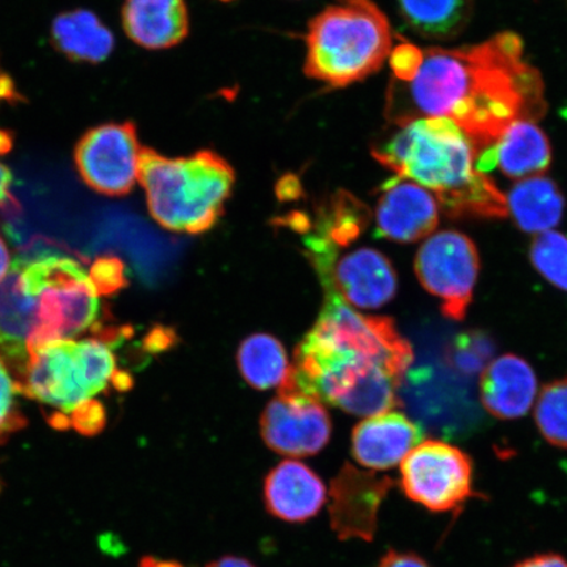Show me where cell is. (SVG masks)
<instances>
[{
    "mask_svg": "<svg viewBox=\"0 0 567 567\" xmlns=\"http://www.w3.org/2000/svg\"><path fill=\"white\" fill-rule=\"evenodd\" d=\"M20 393L52 410L54 429L68 430L69 416L110 385L127 389L130 374L120 372L115 354L101 339H60L41 346L18 380Z\"/></svg>",
    "mask_w": 567,
    "mask_h": 567,
    "instance_id": "5",
    "label": "cell"
},
{
    "mask_svg": "<svg viewBox=\"0 0 567 567\" xmlns=\"http://www.w3.org/2000/svg\"><path fill=\"white\" fill-rule=\"evenodd\" d=\"M237 360L243 378L255 389H281L292 378L293 367L289 364L286 349L280 340L268 334L246 338Z\"/></svg>",
    "mask_w": 567,
    "mask_h": 567,
    "instance_id": "25",
    "label": "cell"
},
{
    "mask_svg": "<svg viewBox=\"0 0 567 567\" xmlns=\"http://www.w3.org/2000/svg\"><path fill=\"white\" fill-rule=\"evenodd\" d=\"M401 488L411 502L431 513L457 512L473 498L472 458L457 446L425 441L401 464Z\"/></svg>",
    "mask_w": 567,
    "mask_h": 567,
    "instance_id": "7",
    "label": "cell"
},
{
    "mask_svg": "<svg viewBox=\"0 0 567 567\" xmlns=\"http://www.w3.org/2000/svg\"><path fill=\"white\" fill-rule=\"evenodd\" d=\"M540 71L524 60L519 34L501 32L477 45L429 48L414 80L390 84V125L424 117L452 120L476 146H493L517 122L547 113Z\"/></svg>",
    "mask_w": 567,
    "mask_h": 567,
    "instance_id": "1",
    "label": "cell"
},
{
    "mask_svg": "<svg viewBox=\"0 0 567 567\" xmlns=\"http://www.w3.org/2000/svg\"><path fill=\"white\" fill-rule=\"evenodd\" d=\"M372 147L380 165L434 194L453 218H505L506 195L477 168L478 151L445 117H424L392 125Z\"/></svg>",
    "mask_w": 567,
    "mask_h": 567,
    "instance_id": "2",
    "label": "cell"
},
{
    "mask_svg": "<svg viewBox=\"0 0 567 567\" xmlns=\"http://www.w3.org/2000/svg\"><path fill=\"white\" fill-rule=\"evenodd\" d=\"M493 352L494 346L491 339L478 332H470L456 339L452 360L460 371L472 374L485 370Z\"/></svg>",
    "mask_w": 567,
    "mask_h": 567,
    "instance_id": "29",
    "label": "cell"
},
{
    "mask_svg": "<svg viewBox=\"0 0 567 567\" xmlns=\"http://www.w3.org/2000/svg\"><path fill=\"white\" fill-rule=\"evenodd\" d=\"M205 567H258L250 559L239 556H223L205 565Z\"/></svg>",
    "mask_w": 567,
    "mask_h": 567,
    "instance_id": "37",
    "label": "cell"
},
{
    "mask_svg": "<svg viewBox=\"0 0 567 567\" xmlns=\"http://www.w3.org/2000/svg\"><path fill=\"white\" fill-rule=\"evenodd\" d=\"M0 492H2V487H0Z\"/></svg>",
    "mask_w": 567,
    "mask_h": 567,
    "instance_id": "40",
    "label": "cell"
},
{
    "mask_svg": "<svg viewBox=\"0 0 567 567\" xmlns=\"http://www.w3.org/2000/svg\"><path fill=\"white\" fill-rule=\"evenodd\" d=\"M53 44L70 60L101 63L109 59L115 38L94 12L76 10L61 13L52 25Z\"/></svg>",
    "mask_w": 567,
    "mask_h": 567,
    "instance_id": "22",
    "label": "cell"
},
{
    "mask_svg": "<svg viewBox=\"0 0 567 567\" xmlns=\"http://www.w3.org/2000/svg\"><path fill=\"white\" fill-rule=\"evenodd\" d=\"M24 278L39 299V329L30 354L94 328L101 311L99 293L90 272L76 260L59 255L25 260Z\"/></svg>",
    "mask_w": 567,
    "mask_h": 567,
    "instance_id": "6",
    "label": "cell"
},
{
    "mask_svg": "<svg viewBox=\"0 0 567 567\" xmlns=\"http://www.w3.org/2000/svg\"><path fill=\"white\" fill-rule=\"evenodd\" d=\"M392 28L373 0H336L311 19L305 74L331 89L351 86L384 66Z\"/></svg>",
    "mask_w": 567,
    "mask_h": 567,
    "instance_id": "4",
    "label": "cell"
},
{
    "mask_svg": "<svg viewBox=\"0 0 567 567\" xmlns=\"http://www.w3.org/2000/svg\"><path fill=\"white\" fill-rule=\"evenodd\" d=\"M513 567H567V559L558 553H542L524 558Z\"/></svg>",
    "mask_w": 567,
    "mask_h": 567,
    "instance_id": "34",
    "label": "cell"
},
{
    "mask_svg": "<svg viewBox=\"0 0 567 567\" xmlns=\"http://www.w3.org/2000/svg\"><path fill=\"white\" fill-rule=\"evenodd\" d=\"M530 264L551 286L567 292V237L550 230L538 234L529 248Z\"/></svg>",
    "mask_w": 567,
    "mask_h": 567,
    "instance_id": "27",
    "label": "cell"
},
{
    "mask_svg": "<svg viewBox=\"0 0 567 567\" xmlns=\"http://www.w3.org/2000/svg\"><path fill=\"white\" fill-rule=\"evenodd\" d=\"M12 175L10 169L0 163V208L13 203L11 194Z\"/></svg>",
    "mask_w": 567,
    "mask_h": 567,
    "instance_id": "35",
    "label": "cell"
},
{
    "mask_svg": "<svg viewBox=\"0 0 567 567\" xmlns=\"http://www.w3.org/2000/svg\"><path fill=\"white\" fill-rule=\"evenodd\" d=\"M535 420L545 441L567 449V379L544 386L536 403Z\"/></svg>",
    "mask_w": 567,
    "mask_h": 567,
    "instance_id": "26",
    "label": "cell"
},
{
    "mask_svg": "<svg viewBox=\"0 0 567 567\" xmlns=\"http://www.w3.org/2000/svg\"><path fill=\"white\" fill-rule=\"evenodd\" d=\"M422 49L409 44V42H402L389 55L390 68L393 70L396 82L409 83L413 81L422 66Z\"/></svg>",
    "mask_w": 567,
    "mask_h": 567,
    "instance_id": "31",
    "label": "cell"
},
{
    "mask_svg": "<svg viewBox=\"0 0 567 567\" xmlns=\"http://www.w3.org/2000/svg\"><path fill=\"white\" fill-rule=\"evenodd\" d=\"M24 266L25 260L18 259L0 281V360L12 367L19 379L39 329V299L28 286Z\"/></svg>",
    "mask_w": 567,
    "mask_h": 567,
    "instance_id": "14",
    "label": "cell"
},
{
    "mask_svg": "<svg viewBox=\"0 0 567 567\" xmlns=\"http://www.w3.org/2000/svg\"><path fill=\"white\" fill-rule=\"evenodd\" d=\"M370 209L344 190L319 210V234L305 240L308 250L337 254L338 247L354 243L370 223Z\"/></svg>",
    "mask_w": 567,
    "mask_h": 567,
    "instance_id": "24",
    "label": "cell"
},
{
    "mask_svg": "<svg viewBox=\"0 0 567 567\" xmlns=\"http://www.w3.org/2000/svg\"><path fill=\"white\" fill-rule=\"evenodd\" d=\"M323 286L353 307L379 309L394 299L399 279L384 254L363 247L336 261Z\"/></svg>",
    "mask_w": 567,
    "mask_h": 567,
    "instance_id": "15",
    "label": "cell"
},
{
    "mask_svg": "<svg viewBox=\"0 0 567 567\" xmlns=\"http://www.w3.org/2000/svg\"><path fill=\"white\" fill-rule=\"evenodd\" d=\"M476 244L457 230L432 234L415 258L422 287L442 302V311L453 321H463L470 309L480 275Z\"/></svg>",
    "mask_w": 567,
    "mask_h": 567,
    "instance_id": "9",
    "label": "cell"
},
{
    "mask_svg": "<svg viewBox=\"0 0 567 567\" xmlns=\"http://www.w3.org/2000/svg\"><path fill=\"white\" fill-rule=\"evenodd\" d=\"M20 393L18 381L12 378L9 367L0 360V443L9 441L12 434L27 424L17 396Z\"/></svg>",
    "mask_w": 567,
    "mask_h": 567,
    "instance_id": "28",
    "label": "cell"
},
{
    "mask_svg": "<svg viewBox=\"0 0 567 567\" xmlns=\"http://www.w3.org/2000/svg\"><path fill=\"white\" fill-rule=\"evenodd\" d=\"M551 163V146L547 134L536 123L517 122L498 141L478 154L477 168L486 174L493 168L520 182L542 176Z\"/></svg>",
    "mask_w": 567,
    "mask_h": 567,
    "instance_id": "18",
    "label": "cell"
},
{
    "mask_svg": "<svg viewBox=\"0 0 567 567\" xmlns=\"http://www.w3.org/2000/svg\"><path fill=\"white\" fill-rule=\"evenodd\" d=\"M392 487L386 476L343 465L331 481L328 498L330 526L340 542H373L382 503Z\"/></svg>",
    "mask_w": 567,
    "mask_h": 567,
    "instance_id": "12",
    "label": "cell"
},
{
    "mask_svg": "<svg viewBox=\"0 0 567 567\" xmlns=\"http://www.w3.org/2000/svg\"><path fill=\"white\" fill-rule=\"evenodd\" d=\"M99 547L105 553V555L118 556L120 553L125 551L124 544L118 540L116 535L105 534L99 538Z\"/></svg>",
    "mask_w": 567,
    "mask_h": 567,
    "instance_id": "36",
    "label": "cell"
},
{
    "mask_svg": "<svg viewBox=\"0 0 567 567\" xmlns=\"http://www.w3.org/2000/svg\"><path fill=\"white\" fill-rule=\"evenodd\" d=\"M90 278L99 296L113 295L125 287V267L117 258H99L90 269Z\"/></svg>",
    "mask_w": 567,
    "mask_h": 567,
    "instance_id": "30",
    "label": "cell"
},
{
    "mask_svg": "<svg viewBox=\"0 0 567 567\" xmlns=\"http://www.w3.org/2000/svg\"><path fill=\"white\" fill-rule=\"evenodd\" d=\"M138 567H187L176 559H163L155 556H144L138 561Z\"/></svg>",
    "mask_w": 567,
    "mask_h": 567,
    "instance_id": "38",
    "label": "cell"
},
{
    "mask_svg": "<svg viewBox=\"0 0 567 567\" xmlns=\"http://www.w3.org/2000/svg\"><path fill=\"white\" fill-rule=\"evenodd\" d=\"M375 567H432L414 551L389 549Z\"/></svg>",
    "mask_w": 567,
    "mask_h": 567,
    "instance_id": "33",
    "label": "cell"
},
{
    "mask_svg": "<svg viewBox=\"0 0 567 567\" xmlns=\"http://www.w3.org/2000/svg\"><path fill=\"white\" fill-rule=\"evenodd\" d=\"M424 432L402 413H384L359 423L352 434V456L361 466L386 471L402 464L423 441Z\"/></svg>",
    "mask_w": 567,
    "mask_h": 567,
    "instance_id": "17",
    "label": "cell"
},
{
    "mask_svg": "<svg viewBox=\"0 0 567 567\" xmlns=\"http://www.w3.org/2000/svg\"><path fill=\"white\" fill-rule=\"evenodd\" d=\"M374 223L375 237L413 244L435 231L439 203L434 194L420 184L395 176L380 188Z\"/></svg>",
    "mask_w": 567,
    "mask_h": 567,
    "instance_id": "13",
    "label": "cell"
},
{
    "mask_svg": "<svg viewBox=\"0 0 567 567\" xmlns=\"http://www.w3.org/2000/svg\"><path fill=\"white\" fill-rule=\"evenodd\" d=\"M142 148L133 124L101 125L78 142L75 166L91 189L111 197L125 196L140 179Z\"/></svg>",
    "mask_w": 567,
    "mask_h": 567,
    "instance_id": "10",
    "label": "cell"
},
{
    "mask_svg": "<svg viewBox=\"0 0 567 567\" xmlns=\"http://www.w3.org/2000/svg\"><path fill=\"white\" fill-rule=\"evenodd\" d=\"M506 200L517 228L536 236L561 223L566 205L561 189L544 175L515 182Z\"/></svg>",
    "mask_w": 567,
    "mask_h": 567,
    "instance_id": "21",
    "label": "cell"
},
{
    "mask_svg": "<svg viewBox=\"0 0 567 567\" xmlns=\"http://www.w3.org/2000/svg\"><path fill=\"white\" fill-rule=\"evenodd\" d=\"M310 331L332 344L357 351L400 380L413 363V349L393 319L360 315L336 292H326L324 307Z\"/></svg>",
    "mask_w": 567,
    "mask_h": 567,
    "instance_id": "8",
    "label": "cell"
},
{
    "mask_svg": "<svg viewBox=\"0 0 567 567\" xmlns=\"http://www.w3.org/2000/svg\"><path fill=\"white\" fill-rule=\"evenodd\" d=\"M123 25L130 39L142 48H173L189 32L187 4L184 0H125Z\"/></svg>",
    "mask_w": 567,
    "mask_h": 567,
    "instance_id": "20",
    "label": "cell"
},
{
    "mask_svg": "<svg viewBox=\"0 0 567 567\" xmlns=\"http://www.w3.org/2000/svg\"><path fill=\"white\" fill-rule=\"evenodd\" d=\"M476 0H399L405 23L424 39L450 41L470 25Z\"/></svg>",
    "mask_w": 567,
    "mask_h": 567,
    "instance_id": "23",
    "label": "cell"
},
{
    "mask_svg": "<svg viewBox=\"0 0 567 567\" xmlns=\"http://www.w3.org/2000/svg\"><path fill=\"white\" fill-rule=\"evenodd\" d=\"M482 405L502 421L526 415L537 394V378L526 360L517 354H503L491 361L480 381Z\"/></svg>",
    "mask_w": 567,
    "mask_h": 567,
    "instance_id": "19",
    "label": "cell"
},
{
    "mask_svg": "<svg viewBox=\"0 0 567 567\" xmlns=\"http://www.w3.org/2000/svg\"><path fill=\"white\" fill-rule=\"evenodd\" d=\"M11 255L4 239L0 237V281H2L11 269Z\"/></svg>",
    "mask_w": 567,
    "mask_h": 567,
    "instance_id": "39",
    "label": "cell"
},
{
    "mask_svg": "<svg viewBox=\"0 0 567 567\" xmlns=\"http://www.w3.org/2000/svg\"><path fill=\"white\" fill-rule=\"evenodd\" d=\"M260 429L268 449L289 457L317 455L329 443L332 430L322 401L297 389L293 375L268 403Z\"/></svg>",
    "mask_w": 567,
    "mask_h": 567,
    "instance_id": "11",
    "label": "cell"
},
{
    "mask_svg": "<svg viewBox=\"0 0 567 567\" xmlns=\"http://www.w3.org/2000/svg\"><path fill=\"white\" fill-rule=\"evenodd\" d=\"M69 425L82 435L94 436L104 429L105 409L95 400L84 402L71 413Z\"/></svg>",
    "mask_w": 567,
    "mask_h": 567,
    "instance_id": "32",
    "label": "cell"
},
{
    "mask_svg": "<svg viewBox=\"0 0 567 567\" xmlns=\"http://www.w3.org/2000/svg\"><path fill=\"white\" fill-rule=\"evenodd\" d=\"M138 181L145 189L148 212L162 228L203 234L215 228L223 217L236 173L228 161L213 151L168 158L144 147Z\"/></svg>",
    "mask_w": 567,
    "mask_h": 567,
    "instance_id": "3",
    "label": "cell"
},
{
    "mask_svg": "<svg viewBox=\"0 0 567 567\" xmlns=\"http://www.w3.org/2000/svg\"><path fill=\"white\" fill-rule=\"evenodd\" d=\"M328 498L321 477L299 461H282L265 480L267 513L281 522L307 523L321 513Z\"/></svg>",
    "mask_w": 567,
    "mask_h": 567,
    "instance_id": "16",
    "label": "cell"
}]
</instances>
